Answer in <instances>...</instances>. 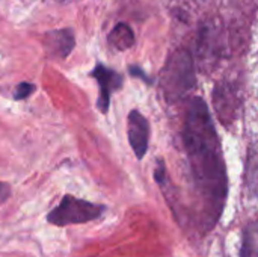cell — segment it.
<instances>
[{
  "label": "cell",
  "mask_w": 258,
  "mask_h": 257,
  "mask_svg": "<svg viewBox=\"0 0 258 257\" xmlns=\"http://www.w3.org/2000/svg\"><path fill=\"white\" fill-rule=\"evenodd\" d=\"M154 179L160 185V188H163L166 185V167H165V161L163 159H157V167H156V171H154Z\"/></svg>",
  "instance_id": "cell-11"
},
{
  "label": "cell",
  "mask_w": 258,
  "mask_h": 257,
  "mask_svg": "<svg viewBox=\"0 0 258 257\" xmlns=\"http://www.w3.org/2000/svg\"><path fill=\"white\" fill-rule=\"evenodd\" d=\"M11 197V186L5 182H0V204Z\"/></svg>",
  "instance_id": "cell-13"
},
{
  "label": "cell",
  "mask_w": 258,
  "mask_h": 257,
  "mask_svg": "<svg viewBox=\"0 0 258 257\" xmlns=\"http://www.w3.org/2000/svg\"><path fill=\"white\" fill-rule=\"evenodd\" d=\"M60 2H71V0H60Z\"/></svg>",
  "instance_id": "cell-14"
},
{
  "label": "cell",
  "mask_w": 258,
  "mask_h": 257,
  "mask_svg": "<svg viewBox=\"0 0 258 257\" xmlns=\"http://www.w3.org/2000/svg\"><path fill=\"white\" fill-rule=\"evenodd\" d=\"M183 144L198 197L197 227L207 233L215 229L224 212L228 197V176L209 105L201 97H194L189 101L183 124Z\"/></svg>",
  "instance_id": "cell-1"
},
{
  "label": "cell",
  "mask_w": 258,
  "mask_h": 257,
  "mask_svg": "<svg viewBox=\"0 0 258 257\" xmlns=\"http://www.w3.org/2000/svg\"><path fill=\"white\" fill-rule=\"evenodd\" d=\"M128 73H130L132 77H139V79H142V80H144L145 83H148V85H153V83H154V80H153L150 76H147V73H145L142 68H139V67H136V65L128 67Z\"/></svg>",
  "instance_id": "cell-12"
},
{
  "label": "cell",
  "mask_w": 258,
  "mask_h": 257,
  "mask_svg": "<svg viewBox=\"0 0 258 257\" xmlns=\"http://www.w3.org/2000/svg\"><path fill=\"white\" fill-rule=\"evenodd\" d=\"M89 76L97 82L98 85V98H97V108L101 114H107L110 108V98L112 94L119 91L124 83L122 74L118 71L106 67L104 64L98 62L94 70L89 73Z\"/></svg>",
  "instance_id": "cell-4"
},
{
  "label": "cell",
  "mask_w": 258,
  "mask_h": 257,
  "mask_svg": "<svg viewBox=\"0 0 258 257\" xmlns=\"http://www.w3.org/2000/svg\"><path fill=\"white\" fill-rule=\"evenodd\" d=\"M127 135H128V142L136 159L142 161L150 145V123L138 109H132L128 112Z\"/></svg>",
  "instance_id": "cell-5"
},
{
  "label": "cell",
  "mask_w": 258,
  "mask_h": 257,
  "mask_svg": "<svg viewBox=\"0 0 258 257\" xmlns=\"http://www.w3.org/2000/svg\"><path fill=\"white\" fill-rule=\"evenodd\" d=\"M240 257H257V226L251 223L243 232Z\"/></svg>",
  "instance_id": "cell-8"
},
{
  "label": "cell",
  "mask_w": 258,
  "mask_h": 257,
  "mask_svg": "<svg viewBox=\"0 0 258 257\" xmlns=\"http://www.w3.org/2000/svg\"><path fill=\"white\" fill-rule=\"evenodd\" d=\"M106 211V206L73 195H63L60 203L47 214V223L56 227L73 224H86L98 220Z\"/></svg>",
  "instance_id": "cell-3"
},
{
  "label": "cell",
  "mask_w": 258,
  "mask_h": 257,
  "mask_svg": "<svg viewBox=\"0 0 258 257\" xmlns=\"http://www.w3.org/2000/svg\"><path fill=\"white\" fill-rule=\"evenodd\" d=\"M35 85L29 83V82H21L17 85L15 91H14V100H24L27 97H30L35 92Z\"/></svg>",
  "instance_id": "cell-10"
},
{
  "label": "cell",
  "mask_w": 258,
  "mask_h": 257,
  "mask_svg": "<svg viewBox=\"0 0 258 257\" xmlns=\"http://www.w3.org/2000/svg\"><path fill=\"white\" fill-rule=\"evenodd\" d=\"M197 85L195 61L189 50H174L160 70V91L168 103H175L187 95Z\"/></svg>",
  "instance_id": "cell-2"
},
{
  "label": "cell",
  "mask_w": 258,
  "mask_h": 257,
  "mask_svg": "<svg viewBox=\"0 0 258 257\" xmlns=\"http://www.w3.org/2000/svg\"><path fill=\"white\" fill-rule=\"evenodd\" d=\"M107 42L116 52H125L135 45V33L125 23H118L107 36Z\"/></svg>",
  "instance_id": "cell-7"
},
{
  "label": "cell",
  "mask_w": 258,
  "mask_h": 257,
  "mask_svg": "<svg viewBox=\"0 0 258 257\" xmlns=\"http://www.w3.org/2000/svg\"><path fill=\"white\" fill-rule=\"evenodd\" d=\"M246 186L248 191L251 192V197H255L257 191V165H255V158L251 155L248 165H246Z\"/></svg>",
  "instance_id": "cell-9"
},
{
  "label": "cell",
  "mask_w": 258,
  "mask_h": 257,
  "mask_svg": "<svg viewBox=\"0 0 258 257\" xmlns=\"http://www.w3.org/2000/svg\"><path fill=\"white\" fill-rule=\"evenodd\" d=\"M42 45L48 58L57 59V61L67 59L76 45L74 30L63 27V29H54V30L45 32L42 35Z\"/></svg>",
  "instance_id": "cell-6"
}]
</instances>
